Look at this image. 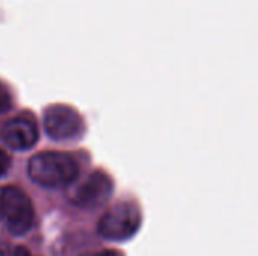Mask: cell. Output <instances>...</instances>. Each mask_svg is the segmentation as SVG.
<instances>
[{
    "mask_svg": "<svg viewBox=\"0 0 258 256\" xmlns=\"http://www.w3.org/2000/svg\"><path fill=\"white\" fill-rule=\"evenodd\" d=\"M113 192L112 180L101 170L92 172L71 196V202L83 210H95L104 205Z\"/></svg>",
    "mask_w": 258,
    "mask_h": 256,
    "instance_id": "obj_5",
    "label": "cell"
},
{
    "mask_svg": "<svg viewBox=\"0 0 258 256\" xmlns=\"http://www.w3.org/2000/svg\"><path fill=\"white\" fill-rule=\"evenodd\" d=\"M82 256H122L119 252H115V250H100V252H89V253H85Z\"/></svg>",
    "mask_w": 258,
    "mask_h": 256,
    "instance_id": "obj_9",
    "label": "cell"
},
{
    "mask_svg": "<svg viewBox=\"0 0 258 256\" xmlns=\"http://www.w3.org/2000/svg\"><path fill=\"white\" fill-rule=\"evenodd\" d=\"M142 214L135 202H119L109 208L98 223V234L104 240L124 241L132 238L141 228Z\"/></svg>",
    "mask_w": 258,
    "mask_h": 256,
    "instance_id": "obj_2",
    "label": "cell"
},
{
    "mask_svg": "<svg viewBox=\"0 0 258 256\" xmlns=\"http://www.w3.org/2000/svg\"><path fill=\"white\" fill-rule=\"evenodd\" d=\"M14 256H33L26 247H17L15 250H14Z\"/></svg>",
    "mask_w": 258,
    "mask_h": 256,
    "instance_id": "obj_10",
    "label": "cell"
},
{
    "mask_svg": "<svg viewBox=\"0 0 258 256\" xmlns=\"http://www.w3.org/2000/svg\"><path fill=\"white\" fill-rule=\"evenodd\" d=\"M0 134L3 142L15 151H27L33 148L39 137L36 121L29 113H23L5 122Z\"/></svg>",
    "mask_w": 258,
    "mask_h": 256,
    "instance_id": "obj_6",
    "label": "cell"
},
{
    "mask_svg": "<svg viewBox=\"0 0 258 256\" xmlns=\"http://www.w3.org/2000/svg\"><path fill=\"white\" fill-rule=\"evenodd\" d=\"M44 130L50 139L63 142L80 137L85 130V124L80 113L73 107L53 104L44 112Z\"/></svg>",
    "mask_w": 258,
    "mask_h": 256,
    "instance_id": "obj_4",
    "label": "cell"
},
{
    "mask_svg": "<svg viewBox=\"0 0 258 256\" xmlns=\"http://www.w3.org/2000/svg\"><path fill=\"white\" fill-rule=\"evenodd\" d=\"M27 175L36 186L44 189H62L76 181L79 164L67 152L45 151L29 160Z\"/></svg>",
    "mask_w": 258,
    "mask_h": 256,
    "instance_id": "obj_1",
    "label": "cell"
},
{
    "mask_svg": "<svg viewBox=\"0 0 258 256\" xmlns=\"http://www.w3.org/2000/svg\"><path fill=\"white\" fill-rule=\"evenodd\" d=\"M12 106H14L12 94L8 89V86L0 81V113H5V112L11 110Z\"/></svg>",
    "mask_w": 258,
    "mask_h": 256,
    "instance_id": "obj_7",
    "label": "cell"
},
{
    "mask_svg": "<svg viewBox=\"0 0 258 256\" xmlns=\"http://www.w3.org/2000/svg\"><path fill=\"white\" fill-rule=\"evenodd\" d=\"M0 216L11 234L24 235L33 226V204L21 189L8 186L0 192Z\"/></svg>",
    "mask_w": 258,
    "mask_h": 256,
    "instance_id": "obj_3",
    "label": "cell"
},
{
    "mask_svg": "<svg viewBox=\"0 0 258 256\" xmlns=\"http://www.w3.org/2000/svg\"><path fill=\"white\" fill-rule=\"evenodd\" d=\"M9 169H11V157L5 149L0 148V178L8 175Z\"/></svg>",
    "mask_w": 258,
    "mask_h": 256,
    "instance_id": "obj_8",
    "label": "cell"
}]
</instances>
